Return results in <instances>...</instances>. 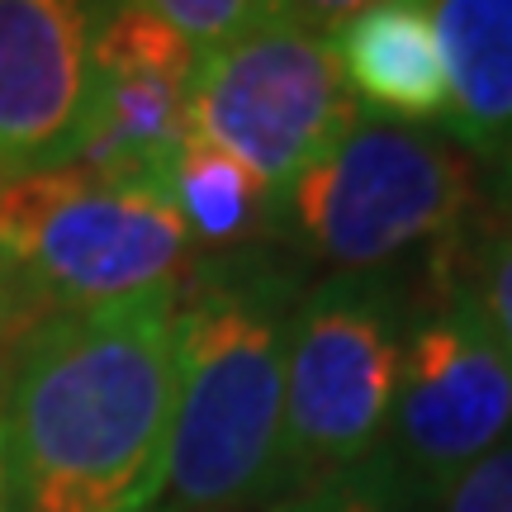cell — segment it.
I'll return each instance as SVG.
<instances>
[{
  "label": "cell",
  "mask_w": 512,
  "mask_h": 512,
  "mask_svg": "<svg viewBox=\"0 0 512 512\" xmlns=\"http://www.w3.org/2000/svg\"><path fill=\"white\" fill-rule=\"evenodd\" d=\"M489 190H494L498 209H508L512 214V143L503 147L498 157H489Z\"/></svg>",
  "instance_id": "cell-19"
},
{
  "label": "cell",
  "mask_w": 512,
  "mask_h": 512,
  "mask_svg": "<svg viewBox=\"0 0 512 512\" xmlns=\"http://www.w3.org/2000/svg\"><path fill=\"white\" fill-rule=\"evenodd\" d=\"M332 57L342 67L356 110L380 124L437 128L451 110L446 62L437 29L422 0H375L332 34Z\"/></svg>",
  "instance_id": "cell-10"
},
{
  "label": "cell",
  "mask_w": 512,
  "mask_h": 512,
  "mask_svg": "<svg viewBox=\"0 0 512 512\" xmlns=\"http://www.w3.org/2000/svg\"><path fill=\"white\" fill-rule=\"evenodd\" d=\"M299 271L271 252L190 261L176 290V384L166 489L181 512L280 503L285 347Z\"/></svg>",
  "instance_id": "cell-2"
},
{
  "label": "cell",
  "mask_w": 512,
  "mask_h": 512,
  "mask_svg": "<svg viewBox=\"0 0 512 512\" xmlns=\"http://www.w3.org/2000/svg\"><path fill=\"white\" fill-rule=\"evenodd\" d=\"M441 512H512V437L441 489Z\"/></svg>",
  "instance_id": "cell-16"
},
{
  "label": "cell",
  "mask_w": 512,
  "mask_h": 512,
  "mask_svg": "<svg viewBox=\"0 0 512 512\" xmlns=\"http://www.w3.org/2000/svg\"><path fill=\"white\" fill-rule=\"evenodd\" d=\"M446 62V138L489 162L512 143V0H422Z\"/></svg>",
  "instance_id": "cell-11"
},
{
  "label": "cell",
  "mask_w": 512,
  "mask_h": 512,
  "mask_svg": "<svg viewBox=\"0 0 512 512\" xmlns=\"http://www.w3.org/2000/svg\"><path fill=\"white\" fill-rule=\"evenodd\" d=\"M408 309L384 271L328 275L299 294L285 347L280 498L384 446Z\"/></svg>",
  "instance_id": "cell-5"
},
{
  "label": "cell",
  "mask_w": 512,
  "mask_h": 512,
  "mask_svg": "<svg viewBox=\"0 0 512 512\" xmlns=\"http://www.w3.org/2000/svg\"><path fill=\"white\" fill-rule=\"evenodd\" d=\"M503 437H512V361L460 294L437 290L403 337L380 451L413 498H437Z\"/></svg>",
  "instance_id": "cell-7"
},
{
  "label": "cell",
  "mask_w": 512,
  "mask_h": 512,
  "mask_svg": "<svg viewBox=\"0 0 512 512\" xmlns=\"http://www.w3.org/2000/svg\"><path fill=\"white\" fill-rule=\"evenodd\" d=\"M105 0H0V181L67 166Z\"/></svg>",
  "instance_id": "cell-9"
},
{
  "label": "cell",
  "mask_w": 512,
  "mask_h": 512,
  "mask_svg": "<svg viewBox=\"0 0 512 512\" xmlns=\"http://www.w3.org/2000/svg\"><path fill=\"white\" fill-rule=\"evenodd\" d=\"M432 285L460 294L512 361V214L479 204L456 238L432 252Z\"/></svg>",
  "instance_id": "cell-13"
},
{
  "label": "cell",
  "mask_w": 512,
  "mask_h": 512,
  "mask_svg": "<svg viewBox=\"0 0 512 512\" xmlns=\"http://www.w3.org/2000/svg\"><path fill=\"white\" fill-rule=\"evenodd\" d=\"M195 261L157 190L53 166L0 181V271L38 313H86L176 290Z\"/></svg>",
  "instance_id": "cell-4"
},
{
  "label": "cell",
  "mask_w": 512,
  "mask_h": 512,
  "mask_svg": "<svg viewBox=\"0 0 512 512\" xmlns=\"http://www.w3.org/2000/svg\"><path fill=\"white\" fill-rule=\"evenodd\" d=\"M479 204L475 157L446 133L356 119L275 195L271 238L337 275H370L408 252L446 247Z\"/></svg>",
  "instance_id": "cell-3"
},
{
  "label": "cell",
  "mask_w": 512,
  "mask_h": 512,
  "mask_svg": "<svg viewBox=\"0 0 512 512\" xmlns=\"http://www.w3.org/2000/svg\"><path fill=\"white\" fill-rule=\"evenodd\" d=\"M34 323H43V318H38V313L29 309L15 290H10V280H5V271H0V375H5L15 347L24 342V332L34 328Z\"/></svg>",
  "instance_id": "cell-18"
},
{
  "label": "cell",
  "mask_w": 512,
  "mask_h": 512,
  "mask_svg": "<svg viewBox=\"0 0 512 512\" xmlns=\"http://www.w3.org/2000/svg\"><path fill=\"white\" fill-rule=\"evenodd\" d=\"M408 508H413V489L403 484V475L389 465L384 451L271 503V512H408Z\"/></svg>",
  "instance_id": "cell-14"
},
{
  "label": "cell",
  "mask_w": 512,
  "mask_h": 512,
  "mask_svg": "<svg viewBox=\"0 0 512 512\" xmlns=\"http://www.w3.org/2000/svg\"><path fill=\"white\" fill-rule=\"evenodd\" d=\"M361 119L332 38L261 15L204 48L190 86L185 133L238 157L275 195L304 176Z\"/></svg>",
  "instance_id": "cell-6"
},
{
  "label": "cell",
  "mask_w": 512,
  "mask_h": 512,
  "mask_svg": "<svg viewBox=\"0 0 512 512\" xmlns=\"http://www.w3.org/2000/svg\"><path fill=\"white\" fill-rule=\"evenodd\" d=\"M147 512H152V508H147ZM157 512H181V508H157Z\"/></svg>",
  "instance_id": "cell-20"
},
{
  "label": "cell",
  "mask_w": 512,
  "mask_h": 512,
  "mask_svg": "<svg viewBox=\"0 0 512 512\" xmlns=\"http://www.w3.org/2000/svg\"><path fill=\"white\" fill-rule=\"evenodd\" d=\"M162 200L181 219L190 247H204V252H242V247L271 238L275 228L271 185L252 176L238 157H228L190 133L171 157Z\"/></svg>",
  "instance_id": "cell-12"
},
{
  "label": "cell",
  "mask_w": 512,
  "mask_h": 512,
  "mask_svg": "<svg viewBox=\"0 0 512 512\" xmlns=\"http://www.w3.org/2000/svg\"><path fill=\"white\" fill-rule=\"evenodd\" d=\"M143 5L162 15L195 53L219 48L223 38L242 34L252 19H261V0H143Z\"/></svg>",
  "instance_id": "cell-15"
},
{
  "label": "cell",
  "mask_w": 512,
  "mask_h": 512,
  "mask_svg": "<svg viewBox=\"0 0 512 512\" xmlns=\"http://www.w3.org/2000/svg\"><path fill=\"white\" fill-rule=\"evenodd\" d=\"M176 290L24 332L0 375V512H147L166 494Z\"/></svg>",
  "instance_id": "cell-1"
},
{
  "label": "cell",
  "mask_w": 512,
  "mask_h": 512,
  "mask_svg": "<svg viewBox=\"0 0 512 512\" xmlns=\"http://www.w3.org/2000/svg\"><path fill=\"white\" fill-rule=\"evenodd\" d=\"M366 5H375V0H261V15L290 19V24L309 29V34L332 38L351 15H361Z\"/></svg>",
  "instance_id": "cell-17"
},
{
  "label": "cell",
  "mask_w": 512,
  "mask_h": 512,
  "mask_svg": "<svg viewBox=\"0 0 512 512\" xmlns=\"http://www.w3.org/2000/svg\"><path fill=\"white\" fill-rule=\"evenodd\" d=\"M200 53L143 0H105L91 48L86 119L67 166L162 195L185 143Z\"/></svg>",
  "instance_id": "cell-8"
}]
</instances>
